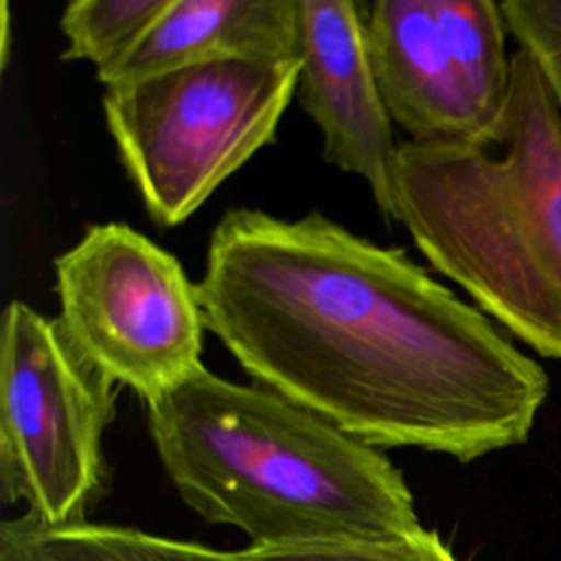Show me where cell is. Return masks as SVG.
Masks as SVG:
<instances>
[{
	"label": "cell",
	"mask_w": 561,
	"mask_h": 561,
	"mask_svg": "<svg viewBox=\"0 0 561 561\" xmlns=\"http://www.w3.org/2000/svg\"><path fill=\"white\" fill-rule=\"evenodd\" d=\"M195 285L206 331L256 386L377 449L471 462L526 443L548 397L484 311L318 210H228Z\"/></svg>",
	"instance_id": "6da1fadb"
},
{
	"label": "cell",
	"mask_w": 561,
	"mask_h": 561,
	"mask_svg": "<svg viewBox=\"0 0 561 561\" xmlns=\"http://www.w3.org/2000/svg\"><path fill=\"white\" fill-rule=\"evenodd\" d=\"M182 502L254 548L392 539L423 530L403 473L377 447L263 386L202 364L145 405Z\"/></svg>",
	"instance_id": "7a4b0ae2"
},
{
	"label": "cell",
	"mask_w": 561,
	"mask_h": 561,
	"mask_svg": "<svg viewBox=\"0 0 561 561\" xmlns=\"http://www.w3.org/2000/svg\"><path fill=\"white\" fill-rule=\"evenodd\" d=\"M390 193L434 270L561 362V112L526 50L511 55L508 94L486 129L397 145Z\"/></svg>",
	"instance_id": "3957f363"
},
{
	"label": "cell",
	"mask_w": 561,
	"mask_h": 561,
	"mask_svg": "<svg viewBox=\"0 0 561 561\" xmlns=\"http://www.w3.org/2000/svg\"><path fill=\"white\" fill-rule=\"evenodd\" d=\"M296 61H213L107 85L103 114L118 158L162 228L191 217L272 142L296 94Z\"/></svg>",
	"instance_id": "277c9868"
},
{
	"label": "cell",
	"mask_w": 561,
	"mask_h": 561,
	"mask_svg": "<svg viewBox=\"0 0 561 561\" xmlns=\"http://www.w3.org/2000/svg\"><path fill=\"white\" fill-rule=\"evenodd\" d=\"M114 388L59 318L11 300L0 342V497L44 528L88 522L103 493Z\"/></svg>",
	"instance_id": "5b68a950"
},
{
	"label": "cell",
	"mask_w": 561,
	"mask_h": 561,
	"mask_svg": "<svg viewBox=\"0 0 561 561\" xmlns=\"http://www.w3.org/2000/svg\"><path fill=\"white\" fill-rule=\"evenodd\" d=\"M59 320L72 344L116 386L151 403L202 362L197 285L180 261L127 224L88 226L55 259Z\"/></svg>",
	"instance_id": "8992f818"
},
{
	"label": "cell",
	"mask_w": 561,
	"mask_h": 561,
	"mask_svg": "<svg viewBox=\"0 0 561 561\" xmlns=\"http://www.w3.org/2000/svg\"><path fill=\"white\" fill-rule=\"evenodd\" d=\"M296 96L322 131L329 164L359 175L394 221L390 164L397 151L364 33V7L348 0H300Z\"/></svg>",
	"instance_id": "52a82bcc"
},
{
	"label": "cell",
	"mask_w": 561,
	"mask_h": 561,
	"mask_svg": "<svg viewBox=\"0 0 561 561\" xmlns=\"http://www.w3.org/2000/svg\"><path fill=\"white\" fill-rule=\"evenodd\" d=\"M364 33L386 112L410 140L469 138L495 121L471 92L432 0L373 2Z\"/></svg>",
	"instance_id": "ba28073f"
},
{
	"label": "cell",
	"mask_w": 561,
	"mask_h": 561,
	"mask_svg": "<svg viewBox=\"0 0 561 561\" xmlns=\"http://www.w3.org/2000/svg\"><path fill=\"white\" fill-rule=\"evenodd\" d=\"M300 0H173L134 50L99 81L129 83L213 61H296Z\"/></svg>",
	"instance_id": "9c48e42d"
},
{
	"label": "cell",
	"mask_w": 561,
	"mask_h": 561,
	"mask_svg": "<svg viewBox=\"0 0 561 561\" xmlns=\"http://www.w3.org/2000/svg\"><path fill=\"white\" fill-rule=\"evenodd\" d=\"M445 39L482 110L497 118L511 83L506 22L491 0H432Z\"/></svg>",
	"instance_id": "30bf717a"
},
{
	"label": "cell",
	"mask_w": 561,
	"mask_h": 561,
	"mask_svg": "<svg viewBox=\"0 0 561 561\" xmlns=\"http://www.w3.org/2000/svg\"><path fill=\"white\" fill-rule=\"evenodd\" d=\"M33 530L48 561H245L239 550H217L129 526L83 522L44 528L33 519Z\"/></svg>",
	"instance_id": "8fae6325"
},
{
	"label": "cell",
	"mask_w": 561,
	"mask_h": 561,
	"mask_svg": "<svg viewBox=\"0 0 561 561\" xmlns=\"http://www.w3.org/2000/svg\"><path fill=\"white\" fill-rule=\"evenodd\" d=\"M173 0H75L59 28L68 42L61 59H85L96 75L125 59Z\"/></svg>",
	"instance_id": "7c38bea8"
},
{
	"label": "cell",
	"mask_w": 561,
	"mask_h": 561,
	"mask_svg": "<svg viewBox=\"0 0 561 561\" xmlns=\"http://www.w3.org/2000/svg\"><path fill=\"white\" fill-rule=\"evenodd\" d=\"M239 554L245 561H458L438 533L427 528L392 539L318 541L276 548L248 546Z\"/></svg>",
	"instance_id": "4fadbf2b"
},
{
	"label": "cell",
	"mask_w": 561,
	"mask_h": 561,
	"mask_svg": "<svg viewBox=\"0 0 561 561\" xmlns=\"http://www.w3.org/2000/svg\"><path fill=\"white\" fill-rule=\"evenodd\" d=\"M508 33L530 55L561 112V0L500 2Z\"/></svg>",
	"instance_id": "5bb4252c"
},
{
	"label": "cell",
	"mask_w": 561,
	"mask_h": 561,
	"mask_svg": "<svg viewBox=\"0 0 561 561\" xmlns=\"http://www.w3.org/2000/svg\"><path fill=\"white\" fill-rule=\"evenodd\" d=\"M0 561H48L35 539L28 515L4 519L0 526Z\"/></svg>",
	"instance_id": "9a60e30c"
}]
</instances>
